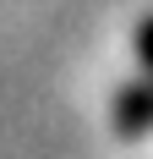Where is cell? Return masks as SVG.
<instances>
[{
  "instance_id": "6da1fadb",
  "label": "cell",
  "mask_w": 153,
  "mask_h": 159,
  "mask_svg": "<svg viewBox=\"0 0 153 159\" xmlns=\"http://www.w3.org/2000/svg\"><path fill=\"white\" fill-rule=\"evenodd\" d=\"M142 55H148V66H153V22L142 28Z\"/></svg>"
}]
</instances>
